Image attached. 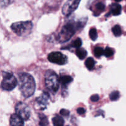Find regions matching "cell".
Wrapping results in <instances>:
<instances>
[{"label": "cell", "mask_w": 126, "mask_h": 126, "mask_svg": "<svg viewBox=\"0 0 126 126\" xmlns=\"http://www.w3.org/2000/svg\"><path fill=\"white\" fill-rule=\"evenodd\" d=\"M2 77L3 79L1 82V86L4 91H11L17 86V79L11 73L3 72Z\"/></svg>", "instance_id": "5"}, {"label": "cell", "mask_w": 126, "mask_h": 126, "mask_svg": "<svg viewBox=\"0 0 126 126\" xmlns=\"http://www.w3.org/2000/svg\"><path fill=\"white\" fill-rule=\"evenodd\" d=\"M81 0H68L63 5L62 12L65 16L71 15L78 7Z\"/></svg>", "instance_id": "8"}, {"label": "cell", "mask_w": 126, "mask_h": 126, "mask_svg": "<svg viewBox=\"0 0 126 126\" xmlns=\"http://www.w3.org/2000/svg\"><path fill=\"white\" fill-rule=\"evenodd\" d=\"M112 32L115 36L119 37L122 34L121 28L119 25H116L112 28Z\"/></svg>", "instance_id": "16"}, {"label": "cell", "mask_w": 126, "mask_h": 126, "mask_svg": "<svg viewBox=\"0 0 126 126\" xmlns=\"http://www.w3.org/2000/svg\"><path fill=\"white\" fill-rule=\"evenodd\" d=\"M114 54V51L113 49L110 47H106V49L104 50L103 52V55L106 57H110L112 55Z\"/></svg>", "instance_id": "21"}, {"label": "cell", "mask_w": 126, "mask_h": 126, "mask_svg": "<svg viewBox=\"0 0 126 126\" xmlns=\"http://www.w3.org/2000/svg\"><path fill=\"white\" fill-rule=\"evenodd\" d=\"M76 54L80 60H83L87 56V52L84 49L81 48V47H80L77 48V49H76Z\"/></svg>", "instance_id": "14"}, {"label": "cell", "mask_w": 126, "mask_h": 126, "mask_svg": "<svg viewBox=\"0 0 126 126\" xmlns=\"http://www.w3.org/2000/svg\"><path fill=\"white\" fill-rule=\"evenodd\" d=\"M60 113L61 115H62L63 116H65V117H68L69 115H70V111L66 109L61 110L60 111Z\"/></svg>", "instance_id": "25"}, {"label": "cell", "mask_w": 126, "mask_h": 126, "mask_svg": "<svg viewBox=\"0 0 126 126\" xmlns=\"http://www.w3.org/2000/svg\"><path fill=\"white\" fill-rule=\"evenodd\" d=\"M10 124L11 126H24V122L18 114H13L10 118Z\"/></svg>", "instance_id": "10"}, {"label": "cell", "mask_w": 126, "mask_h": 126, "mask_svg": "<svg viewBox=\"0 0 126 126\" xmlns=\"http://www.w3.org/2000/svg\"><path fill=\"white\" fill-rule=\"evenodd\" d=\"M98 100H99V95L97 94L92 95L91 97V100L93 102H98Z\"/></svg>", "instance_id": "26"}, {"label": "cell", "mask_w": 126, "mask_h": 126, "mask_svg": "<svg viewBox=\"0 0 126 126\" xmlns=\"http://www.w3.org/2000/svg\"><path fill=\"white\" fill-rule=\"evenodd\" d=\"M120 97V94L118 91H113L110 94V99L111 101H116Z\"/></svg>", "instance_id": "19"}, {"label": "cell", "mask_w": 126, "mask_h": 126, "mask_svg": "<svg viewBox=\"0 0 126 126\" xmlns=\"http://www.w3.org/2000/svg\"><path fill=\"white\" fill-rule=\"evenodd\" d=\"M115 1H116V2H119V1H121L122 0H114Z\"/></svg>", "instance_id": "28"}, {"label": "cell", "mask_w": 126, "mask_h": 126, "mask_svg": "<svg viewBox=\"0 0 126 126\" xmlns=\"http://www.w3.org/2000/svg\"><path fill=\"white\" fill-rule=\"evenodd\" d=\"M105 6L103 2H97L95 5V9L97 12H103L105 10Z\"/></svg>", "instance_id": "22"}, {"label": "cell", "mask_w": 126, "mask_h": 126, "mask_svg": "<svg viewBox=\"0 0 126 126\" xmlns=\"http://www.w3.org/2000/svg\"><path fill=\"white\" fill-rule=\"evenodd\" d=\"M54 126H63L65 124V121L62 117L60 116L56 115L52 119Z\"/></svg>", "instance_id": "13"}, {"label": "cell", "mask_w": 126, "mask_h": 126, "mask_svg": "<svg viewBox=\"0 0 126 126\" xmlns=\"http://www.w3.org/2000/svg\"><path fill=\"white\" fill-rule=\"evenodd\" d=\"M40 118V121H39V126H46L48 124V119L47 117L44 114H41L39 115Z\"/></svg>", "instance_id": "20"}, {"label": "cell", "mask_w": 126, "mask_h": 126, "mask_svg": "<svg viewBox=\"0 0 126 126\" xmlns=\"http://www.w3.org/2000/svg\"><path fill=\"white\" fill-rule=\"evenodd\" d=\"M49 62L59 65H65L68 62V58L65 55L60 52H53L48 55Z\"/></svg>", "instance_id": "7"}, {"label": "cell", "mask_w": 126, "mask_h": 126, "mask_svg": "<svg viewBox=\"0 0 126 126\" xmlns=\"http://www.w3.org/2000/svg\"><path fill=\"white\" fill-rule=\"evenodd\" d=\"M45 84L52 93H56L59 89L60 82L57 75L52 70H48L45 74Z\"/></svg>", "instance_id": "4"}, {"label": "cell", "mask_w": 126, "mask_h": 126, "mask_svg": "<svg viewBox=\"0 0 126 126\" xmlns=\"http://www.w3.org/2000/svg\"><path fill=\"white\" fill-rule=\"evenodd\" d=\"M73 80V78L69 75H64V76H61L59 78V82L62 84L63 86H66L67 84L71 82Z\"/></svg>", "instance_id": "12"}, {"label": "cell", "mask_w": 126, "mask_h": 126, "mask_svg": "<svg viewBox=\"0 0 126 126\" xmlns=\"http://www.w3.org/2000/svg\"><path fill=\"white\" fill-rule=\"evenodd\" d=\"M77 113L79 114H80V115H82V114H85V113H86V110L84 108L80 107V108H78L77 109Z\"/></svg>", "instance_id": "27"}, {"label": "cell", "mask_w": 126, "mask_h": 126, "mask_svg": "<svg viewBox=\"0 0 126 126\" xmlns=\"http://www.w3.org/2000/svg\"><path fill=\"white\" fill-rule=\"evenodd\" d=\"M82 45V41L80 38H77L76 39H75L72 43V47L76 48H79Z\"/></svg>", "instance_id": "23"}, {"label": "cell", "mask_w": 126, "mask_h": 126, "mask_svg": "<svg viewBox=\"0 0 126 126\" xmlns=\"http://www.w3.org/2000/svg\"><path fill=\"white\" fill-rule=\"evenodd\" d=\"M103 52H104V49L101 47H96L94 50L95 56L97 58H100L102 55H103Z\"/></svg>", "instance_id": "17"}, {"label": "cell", "mask_w": 126, "mask_h": 126, "mask_svg": "<svg viewBox=\"0 0 126 126\" xmlns=\"http://www.w3.org/2000/svg\"><path fill=\"white\" fill-rule=\"evenodd\" d=\"M16 114H18L23 120L27 121L30 117L31 111L30 107L23 102H18L16 106Z\"/></svg>", "instance_id": "6"}, {"label": "cell", "mask_w": 126, "mask_h": 126, "mask_svg": "<svg viewBox=\"0 0 126 126\" xmlns=\"http://www.w3.org/2000/svg\"><path fill=\"white\" fill-rule=\"evenodd\" d=\"M85 22H68L67 23L63 26L61 31L57 36V41L59 43H63L67 42L70 40L78 28H82L83 26L82 24L84 25Z\"/></svg>", "instance_id": "2"}, {"label": "cell", "mask_w": 126, "mask_h": 126, "mask_svg": "<svg viewBox=\"0 0 126 126\" xmlns=\"http://www.w3.org/2000/svg\"><path fill=\"white\" fill-rule=\"evenodd\" d=\"M95 65V62L92 57H89L85 62V65L86 68L89 70H92L94 68Z\"/></svg>", "instance_id": "15"}, {"label": "cell", "mask_w": 126, "mask_h": 126, "mask_svg": "<svg viewBox=\"0 0 126 126\" xmlns=\"http://www.w3.org/2000/svg\"><path fill=\"white\" fill-rule=\"evenodd\" d=\"M89 37L92 41H95L98 38L97 30L95 28H91L89 31Z\"/></svg>", "instance_id": "18"}, {"label": "cell", "mask_w": 126, "mask_h": 126, "mask_svg": "<svg viewBox=\"0 0 126 126\" xmlns=\"http://www.w3.org/2000/svg\"><path fill=\"white\" fill-rule=\"evenodd\" d=\"M122 6L119 4H113L111 6L110 12L109 14H111L113 16H118L121 14Z\"/></svg>", "instance_id": "11"}, {"label": "cell", "mask_w": 126, "mask_h": 126, "mask_svg": "<svg viewBox=\"0 0 126 126\" xmlns=\"http://www.w3.org/2000/svg\"><path fill=\"white\" fill-rule=\"evenodd\" d=\"M11 2V0H0V7H4Z\"/></svg>", "instance_id": "24"}, {"label": "cell", "mask_w": 126, "mask_h": 126, "mask_svg": "<svg viewBox=\"0 0 126 126\" xmlns=\"http://www.w3.org/2000/svg\"><path fill=\"white\" fill-rule=\"evenodd\" d=\"M12 30L18 36L25 37L29 35L33 30V23L31 21H22L12 23Z\"/></svg>", "instance_id": "3"}, {"label": "cell", "mask_w": 126, "mask_h": 126, "mask_svg": "<svg viewBox=\"0 0 126 126\" xmlns=\"http://www.w3.org/2000/svg\"><path fill=\"white\" fill-rule=\"evenodd\" d=\"M49 97V94L46 92H44L39 97H38L36 100V103L38 105V108L41 110L45 109L47 105Z\"/></svg>", "instance_id": "9"}, {"label": "cell", "mask_w": 126, "mask_h": 126, "mask_svg": "<svg viewBox=\"0 0 126 126\" xmlns=\"http://www.w3.org/2000/svg\"><path fill=\"white\" fill-rule=\"evenodd\" d=\"M18 87L25 98H29L34 94L36 83L33 76L27 73L18 74Z\"/></svg>", "instance_id": "1"}]
</instances>
